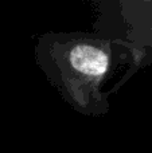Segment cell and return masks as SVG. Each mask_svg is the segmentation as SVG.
<instances>
[{
	"label": "cell",
	"mask_w": 152,
	"mask_h": 153,
	"mask_svg": "<svg viewBox=\"0 0 152 153\" xmlns=\"http://www.w3.org/2000/svg\"><path fill=\"white\" fill-rule=\"evenodd\" d=\"M123 42L89 32H46L38 38L34 56L46 79L77 113L102 117L109 111L104 91L120 61Z\"/></svg>",
	"instance_id": "cell-1"
}]
</instances>
